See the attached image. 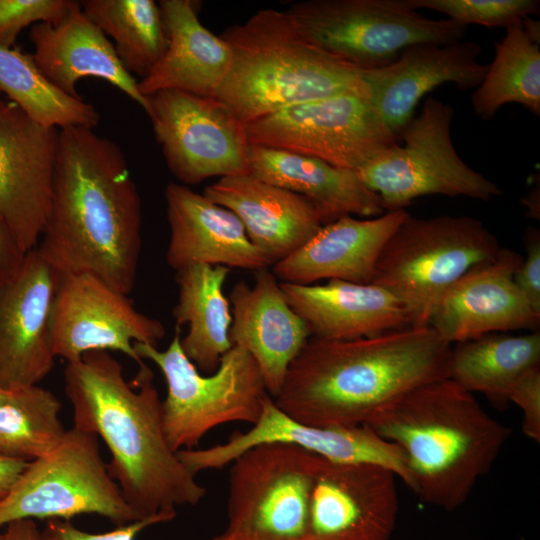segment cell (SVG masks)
<instances>
[{"instance_id":"cell-36","label":"cell","mask_w":540,"mask_h":540,"mask_svg":"<svg viewBox=\"0 0 540 540\" xmlns=\"http://www.w3.org/2000/svg\"><path fill=\"white\" fill-rule=\"evenodd\" d=\"M77 1L0 0V46L12 48L18 34L27 26L60 22Z\"/></svg>"},{"instance_id":"cell-29","label":"cell","mask_w":540,"mask_h":540,"mask_svg":"<svg viewBox=\"0 0 540 540\" xmlns=\"http://www.w3.org/2000/svg\"><path fill=\"white\" fill-rule=\"evenodd\" d=\"M229 273L230 268L225 266L196 264L175 275V327H188L180 345L196 368L207 374L218 368L221 357L233 346L229 336L231 307L223 291Z\"/></svg>"},{"instance_id":"cell-38","label":"cell","mask_w":540,"mask_h":540,"mask_svg":"<svg viewBox=\"0 0 540 540\" xmlns=\"http://www.w3.org/2000/svg\"><path fill=\"white\" fill-rule=\"evenodd\" d=\"M508 401L516 404L523 413V433L540 441V366L527 371L512 387Z\"/></svg>"},{"instance_id":"cell-6","label":"cell","mask_w":540,"mask_h":540,"mask_svg":"<svg viewBox=\"0 0 540 540\" xmlns=\"http://www.w3.org/2000/svg\"><path fill=\"white\" fill-rule=\"evenodd\" d=\"M180 338L181 329L175 327L164 350L134 344L138 356L153 362L166 381L162 421L169 446L175 452L195 449L217 426L231 422L254 425L270 395L253 357L233 345L213 373L202 375L182 351Z\"/></svg>"},{"instance_id":"cell-24","label":"cell","mask_w":540,"mask_h":540,"mask_svg":"<svg viewBox=\"0 0 540 540\" xmlns=\"http://www.w3.org/2000/svg\"><path fill=\"white\" fill-rule=\"evenodd\" d=\"M203 195L233 212L273 264L302 247L325 223L309 200L250 173L220 178Z\"/></svg>"},{"instance_id":"cell-7","label":"cell","mask_w":540,"mask_h":540,"mask_svg":"<svg viewBox=\"0 0 540 540\" xmlns=\"http://www.w3.org/2000/svg\"><path fill=\"white\" fill-rule=\"evenodd\" d=\"M501 247L477 218L409 215L384 245L372 283L408 308L413 326H428L443 293L473 267L494 259Z\"/></svg>"},{"instance_id":"cell-41","label":"cell","mask_w":540,"mask_h":540,"mask_svg":"<svg viewBox=\"0 0 540 540\" xmlns=\"http://www.w3.org/2000/svg\"><path fill=\"white\" fill-rule=\"evenodd\" d=\"M28 461L0 455V501L12 490Z\"/></svg>"},{"instance_id":"cell-26","label":"cell","mask_w":540,"mask_h":540,"mask_svg":"<svg viewBox=\"0 0 540 540\" xmlns=\"http://www.w3.org/2000/svg\"><path fill=\"white\" fill-rule=\"evenodd\" d=\"M280 286L311 337L351 340L413 326L412 315L403 302L374 283L332 279L322 285L280 282Z\"/></svg>"},{"instance_id":"cell-23","label":"cell","mask_w":540,"mask_h":540,"mask_svg":"<svg viewBox=\"0 0 540 540\" xmlns=\"http://www.w3.org/2000/svg\"><path fill=\"white\" fill-rule=\"evenodd\" d=\"M409 215L402 209L364 220L342 216L323 225L271 271L280 282L299 285L322 279L372 283L384 245Z\"/></svg>"},{"instance_id":"cell-33","label":"cell","mask_w":540,"mask_h":540,"mask_svg":"<svg viewBox=\"0 0 540 540\" xmlns=\"http://www.w3.org/2000/svg\"><path fill=\"white\" fill-rule=\"evenodd\" d=\"M0 92L39 124L56 129L94 128L95 107L54 86L39 70L32 54L0 46Z\"/></svg>"},{"instance_id":"cell-9","label":"cell","mask_w":540,"mask_h":540,"mask_svg":"<svg viewBox=\"0 0 540 540\" xmlns=\"http://www.w3.org/2000/svg\"><path fill=\"white\" fill-rule=\"evenodd\" d=\"M286 12L314 45L361 70L386 66L411 45L453 43L466 33L450 19L418 13L409 0H307Z\"/></svg>"},{"instance_id":"cell-28","label":"cell","mask_w":540,"mask_h":540,"mask_svg":"<svg viewBox=\"0 0 540 540\" xmlns=\"http://www.w3.org/2000/svg\"><path fill=\"white\" fill-rule=\"evenodd\" d=\"M250 174L309 200L324 222L342 216H379L385 211L380 198L356 171L286 150L249 144Z\"/></svg>"},{"instance_id":"cell-17","label":"cell","mask_w":540,"mask_h":540,"mask_svg":"<svg viewBox=\"0 0 540 540\" xmlns=\"http://www.w3.org/2000/svg\"><path fill=\"white\" fill-rule=\"evenodd\" d=\"M60 278L35 247L11 278L0 281V387L38 385L53 369L50 317Z\"/></svg>"},{"instance_id":"cell-8","label":"cell","mask_w":540,"mask_h":540,"mask_svg":"<svg viewBox=\"0 0 540 540\" xmlns=\"http://www.w3.org/2000/svg\"><path fill=\"white\" fill-rule=\"evenodd\" d=\"M451 105L428 97L419 114L398 134V141L383 148L356 172L380 198L384 211L405 209L426 195L465 196L488 201L500 188L469 167L451 139Z\"/></svg>"},{"instance_id":"cell-39","label":"cell","mask_w":540,"mask_h":540,"mask_svg":"<svg viewBox=\"0 0 540 540\" xmlns=\"http://www.w3.org/2000/svg\"><path fill=\"white\" fill-rule=\"evenodd\" d=\"M526 257L514 273V281L536 313L540 314V232L529 228L524 236Z\"/></svg>"},{"instance_id":"cell-30","label":"cell","mask_w":540,"mask_h":540,"mask_svg":"<svg viewBox=\"0 0 540 540\" xmlns=\"http://www.w3.org/2000/svg\"><path fill=\"white\" fill-rule=\"evenodd\" d=\"M540 366V333H491L451 348L448 378L464 390L485 395L496 407L527 371Z\"/></svg>"},{"instance_id":"cell-2","label":"cell","mask_w":540,"mask_h":540,"mask_svg":"<svg viewBox=\"0 0 540 540\" xmlns=\"http://www.w3.org/2000/svg\"><path fill=\"white\" fill-rule=\"evenodd\" d=\"M64 385L73 427L105 443L108 471L141 518L168 522L178 506H195L204 498L206 489L167 442L162 400L146 364L130 382L109 352H88L67 363Z\"/></svg>"},{"instance_id":"cell-44","label":"cell","mask_w":540,"mask_h":540,"mask_svg":"<svg viewBox=\"0 0 540 540\" xmlns=\"http://www.w3.org/2000/svg\"><path fill=\"white\" fill-rule=\"evenodd\" d=\"M11 390H6L0 387V405L7 400L10 395Z\"/></svg>"},{"instance_id":"cell-18","label":"cell","mask_w":540,"mask_h":540,"mask_svg":"<svg viewBox=\"0 0 540 540\" xmlns=\"http://www.w3.org/2000/svg\"><path fill=\"white\" fill-rule=\"evenodd\" d=\"M267 442L296 444L327 460L378 464L391 469L409 488L411 475L402 451L365 426L320 428L304 425L284 414L268 396L259 420L246 432H236L228 441L205 449L178 451L193 474L229 465L247 449Z\"/></svg>"},{"instance_id":"cell-4","label":"cell","mask_w":540,"mask_h":540,"mask_svg":"<svg viewBox=\"0 0 540 540\" xmlns=\"http://www.w3.org/2000/svg\"><path fill=\"white\" fill-rule=\"evenodd\" d=\"M362 426L399 447L411 489L449 512L466 502L511 433L449 378L407 392Z\"/></svg>"},{"instance_id":"cell-35","label":"cell","mask_w":540,"mask_h":540,"mask_svg":"<svg viewBox=\"0 0 540 540\" xmlns=\"http://www.w3.org/2000/svg\"><path fill=\"white\" fill-rule=\"evenodd\" d=\"M415 9H430L448 16V19L467 27L479 24L504 27L522 23L531 15H538V0H409Z\"/></svg>"},{"instance_id":"cell-45","label":"cell","mask_w":540,"mask_h":540,"mask_svg":"<svg viewBox=\"0 0 540 540\" xmlns=\"http://www.w3.org/2000/svg\"><path fill=\"white\" fill-rule=\"evenodd\" d=\"M0 94H1V92H0Z\"/></svg>"},{"instance_id":"cell-31","label":"cell","mask_w":540,"mask_h":540,"mask_svg":"<svg viewBox=\"0 0 540 540\" xmlns=\"http://www.w3.org/2000/svg\"><path fill=\"white\" fill-rule=\"evenodd\" d=\"M507 103L521 104L540 115V47L522 23L506 28L505 36L495 44L492 63L471 95L476 115L484 120L493 118Z\"/></svg>"},{"instance_id":"cell-21","label":"cell","mask_w":540,"mask_h":540,"mask_svg":"<svg viewBox=\"0 0 540 540\" xmlns=\"http://www.w3.org/2000/svg\"><path fill=\"white\" fill-rule=\"evenodd\" d=\"M253 286L241 281L228 300L232 313L230 341L257 363L268 394L280 391L287 370L311 337L304 320L290 307L280 281L269 268L255 271Z\"/></svg>"},{"instance_id":"cell-13","label":"cell","mask_w":540,"mask_h":540,"mask_svg":"<svg viewBox=\"0 0 540 540\" xmlns=\"http://www.w3.org/2000/svg\"><path fill=\"white\" fill-rule=\"evenodd\" d=\"M147 98L166 165L183 185L250 173L245 124L225 103L179 90Z\"/></svg>"},{"instance_id":"cell-43","label":"cell","mask_w":540,"mask_h":540,"mask_svg":"<svg viewBox=\"0 0 540 540\" xmlns=\"http://www.w3.org/2000/svg\"><path fill=\"white\" fill-rule=\"evenodd\" d=\"M536 199H539V189L537 188L532 190L526 198L525 206L527 207V212L529 217L539 219V209L536 208V204L539 206V203H536Z\"/></svg>"},{"instance_id":"cell-25","label":"cell","mask_w":540,"mask_h":540,"mask_svg":"<svg viewBox=\"0 0 540 540\" xmlns=\"http://www.w3.org/2000/svg\"><path fill=\"white\" fill-rule=\"evenodd\" d=\"M32 57L42 74L64 93L79 98L78 82L103 79L147 113L149 100L121 64L111 40L82 11L80 2L58 23H38L29 33Z\"/></svg>"},{"instance_id":"cell-42","label":"cell","mask_w":540,"mask_h":540,"mask_svg":"<svg viewBox=\"0 0 540 540\" xmlns=\"http://www.w3.org/2000/svg\"><path fill=\"white\" fill-rule=\"evenodd\" d=\"M0 540H43L41 530L37 527L35 520L20 519L7 525L0 533Z\"/></svg>"},{"instance_id":"cell-3","label":"cell","mask_w":540,"mask_h":540,"mask_svg":"<svg viewBox=\"0 0 540 540\" xmlns=\"http://www.w3.org/2000/svg\"><path fill=\"white\" fill-rule=\"evenodd\" d=\"M451 348L429 326L351 340L310 337L273 401L304 425L362 426L407 392L448 378Z\"/></svg>"},{"instance_id":"cell-20","label":"cell","mask_w":540,"mask_h":540,"mask_svg":"<svg viewBox=\"0 0 540 540\" xmlns=\"http://www.w3.org/2000/svg\"><path fill=\"white\" fill-rule=\"evenodd\" d=\"M480 53V44L472 41L411 45L392 63L362 70L368 100L398 136L419 101L435 87L444 83L462 89L480 85L488 69L477 61Z\"/></svg>"},{"instance_id":"cell-16","label":"cell","mask_w":540,"mask_h":540,"mask_svg":"<svg viewBox=\"0 0 540 540\" xmlns=\"http://www.w3.org/2000/svg\"><path fill=\"white\" fill-rule=\"evenodd\" d=\"M396 478L378 464L322 457L311 492L307 540H390L399 510Z\"/></svg>"},{"instance_id":"cell-11","label":"cell","mask_w":540,"mask_h":540,"mask_svg":"<svg viewBox=\"0 0 540 540\" xmlns=\"http://www.w3.org/2000/svg\"><path fill=\"white\" fill-rule=\"evenodd\" d=\"M80 514H97L116 526L144 519L111 477L99 438L72 426L53 450L28 463L0 501V528L20 519L70 520Z\"/></svg>"},{"instance_id":"cell-19","label":"cell","mask_w":540,"mask_h":540,"mask_svg":"<svg viewBox=\"0 0 540 540\" xmlns=\"http://www.w3.org/2000/svg\"><path fill=\"white\" fill-rule=\"evenodd\" d=\"M522 258L501 248L494 259L470 269L443 293L427 325L449 344L491 333L535 331L540 314L514 281Z\"/></svg>"},{"instance_id":"cell-34","label":"cell","mask_w":540,"mask_h":540,"mask_svg":"<svg viewBox=\"0 0 540 540\" xmlns=\"http://www.w3.org/2000/svg\"><path fill=\"white\" fill-rule=\"evenodd\" d=\"M61 402L39 385L11 390L0 405V455L33 461L53 450L67 429Z\"/></svg>"},{"instance_id":"cell-32","label":"cell","mask_w":540,"mask_h":540,"mask_svg":"<svg viewBox=\"0 0 540 540\" xmlns=\"http://www.w3.org/2000/svg\"><path fill=\"white\" fill-rule=\"evenodd\" d=\"M82 11L111 38L130 73L145 77L162 58L168 37L159 4L153 0H85Z\"/></svg>"},{"instance_id":"cell-12","label":"cell","mask_w":540,"mask_h":540,"mask_svg":"<svg viewBox=\"0 0 540 540\" xmlns=\"http://www.w3.org/2000/svg\"><path fill=\"white\" fill-rule=\"evenodd\" d=\"M249 144L357 171L398 141L371 102L345 94L290 106L245 124Z\"/></svg>"},{"instance_id":"cell-22","label":"cell","mask_w":540,"mask_h":540,"mask_svg":"<svg viewBox=\"0 0 540 540\" xmlns=\"http://www.w3.org/2000/svg\"><path fill=\"white\" fill-rule=\"evenodd\" d=\"M164 196L170 229L166 262L173 270L207 264L255 272L273 265L230 210L176 182L167 184Z\"/></svg>"},{"instance_id":"cell-15","label":"cell","mask_w":540,"mask_h":540,"mask_svg":"<svg viewBox=\"0 0 540 540\" xmlns=\"http://www.w3.org/2000/svg\"><path fill=\"white\" fill-rule=\"evenodd\" d=\"M59 129L43 126L0 98V221L27 253L49 212Z\"/></svg>"},{"instance_id":"cell-37","label":"cell","mask_w":540,"mask_h":540,"mask_svg":"<svg viewBox=\"0 0 540 540\" xmlns=\"http://www.w3.org/2000/svg\"><path fill=\"white\" fill-rule=\"evenodd\" d=\"M164 522L160 518H147L116 526L114 530L104 533H89L75 527L69 520H47L41 530L43 540H135L143 529ZM211 540H221L219 535Z\"/></svg>"},{"instance_id":"cell-5","label":"cell","mask_w":540,"mask_h":540,"mask_svg":"<svg viewBox=\"0 0 540 540\" xmlns=\"http://www.w3.org/2000/svg\"><path fill=\"white\" fill-rule=\"evenodd\" d=\"M220 36L231 64L215 97L244 124L334 96L368 99L362 70L314 45L286 11L259 10Z\"/></svg>"},{"instance_id":"cell-10","label":"cell","mask_w":540,"mask_h":540,"mask_svg":"<svg viewBox=\"0 0 540 540\" xmlns=\"http://www.w3.org/2000/svg\"><path fill=\"white\" fill-rule=\"evenodd\" d=\"M322 457L296 444L267 442L231 464L221 540H307L314 479Z\"/></svg>"},{"instance_id":"cell-14","label":"cell","mask_w":540,"mask_h":540,"mask_svg":"<svg viewBox=\"0 0 540 540\" xmlns=\"http://www.w3.org/2000/svg\"><path fill=\"white\" fill-rule=\"evenodd\" d=\"M166 329L162 322L139 312L127 295L88 273L61 274L50 317L54 356L67 363L92 351H118L144 361L134 344L157 347Z\"/></svg>"},{"instance_id":"cell-1","label":"cell","mask_w":540,"mask_h":540,"mask_svg":"<svg viewBox=\"0 0 540 540\" xmlns=\"http://www.w3.org/2000/svg\"><path fill=\"white\" fill-rule=\"evenodd\" d=\"M141 246V199L120 147L92 128L60 129L36 248L61 274L88 273L128 295Z\"/></svg>"},{"instance_id":"cell-40","label":"cell","mask_w":540,"mask_h":540,"mask_svg":"<svg viewBox=\"0 0 540 540\" xmlns=\"http://www.w3.org/2000/svg\"><path fill=\"white\" fill-rule=\"evenodd\" d=\"M25 254L0 221V281L11 278L18 271Z\"/></svg>"},{"instance_id":"cell-27","label":"cell","mask_w":540,"mask_h":540,"mask_svg":"<svg viewBox=\"0 0 540 540\" xmlns=\"http://www.w3.org/2000/svg\"><path fill=\"white\" fill-rule=\"evenodd\" d=\"M167 48L154 68L140 81V93L149 97L162 90H179L215 97L231 64L227 43L199 20L191 0L159 1Z\"/></svg>"}]
</instances>
